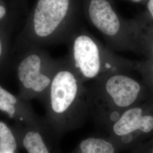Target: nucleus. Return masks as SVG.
Wrapping results in <instances>:
<instances>
[{"instance_id":"1","label":"nucleus","mask_w":153,"mask_h":153,"mask_svg":"<svg viewBox=\"0 0 153 153\" xmlns=\"http://www.w3.org/2000/svg\"><path fill=\"white\" fill-rule=\"evenodd\" d=\"M87 90L90 116L106 131L127 109L151 97L143 82L124 71L104 74Z\"/></svg>"},{"instance_id":"2","label":"nucleus","mask_w":153,"mask_h":153,"mask_svg":"<svg viewBox=\"0 0 153 153\" xmlns=\"http://www.w3.org/2000/svg\"><path fill=\"white\" fill-rule=\"evenodd\" d=\"M83 84L71 65L55 73L49 89V112L57 129L80 128L90 116Z\"/></svg>"},{"instance_id":"3","label":"nucleus","mask_w":153,"mask_h":153,"mask_svg":"<svg viewBox=\"0 0 153 153\" xmlns=\"http://www.w3.org/2000/svg\"><path fill=\"white\" fill-rule=\"evenodd\" d=\"M71 65L84 83L109 73H129L136 69V64L115 54L81 29L72 39Z\"/></svg>"},{"instance_id":"19","label":"nucleus","mask_w":153,"mask_h":153,"mask_svg":"<svg viewBox=\"0 0 153 153\" xmlns=\"http://www.w3.org/2000/svg\"><path fill=\"white\" fill-rule=\"evenodd\" d=\"M2 44L1 42V40H0V56L2 54Z\"/></svg>"},{"instance_id":"17","label":"nucleus","mask_w":153,"mask_h":153,"mask_svg":"<svg viewBox=\"0 0 153 153\" xmlns=\"http://www.w3.org/2000/svg\"><path fill=\"white\" fill-rule=\"evenodd\" d=\"M149 55L150 56V58L152 60H153V44L149 49Z\"/></svg>"},{"instance_id":"5","label":"nucleus","mask_w":153,"mask_h":153,"mask_svg":"<svg viewBox=\"0 0 153 153\" xmlns=\"http://www.w3.org/2000/svg\"><path fill=\"white\" fill-rule=\"evenodd\" d=\"M119 152L131 150L153 136V98L125 111L107 129Z\"/></svg>"},{"instance_id":"16","label":"nucleus","mask_w":153,"mask_h":153,"mask_svg":"<svg viewBox=\"0 0 153 153\" xmlns=\"http://www.w3.org/2000/svg\"><path fill=\"white\" fill-rule=\"evenodd\" d=\"M5 8L2 6H0V19L2 18L4 16H5Z\"/></svg>"},{"instance_id":"10","label":"nucleus","mask_w":153,"mask_h":153,"mask_svg":"<svg viewBox=\"0 0 153 153\" xmlns=\"http://www.w3.org/2000/svg\"><path fill=\"white\" fill-rule=\"evenodd\" d=\"M16 148V141L11 130L0 121V153H14Z\"/></svg>"},{"instance_id":"9","label":"nucleus","mask_w":153,"mask_h":153,"mask_svg":"<svg viewBox=\"0 0 153 153\" xmlns=\"http://www.w3.org/2000/svg\"><path fill=\"white\" fill-rule=\"evenodd\" d=\"M23 143L28 153H50L42 135L37 131L27 133Z\"/></svg>"},{"instance_id":"13","label":"nucleus","mask_w":153,"mask_h":153,"mask_svg":"<svg viewBox=\"0 0 153 153\" xmlns=\"http://www.w3.org/2000/svg\"><path fill=\"white\" fill-rule=\"evenodd\" d=\"M0 101H6L15 105L17 102V99L13 94L6 91L0 85Z\"/></svg>"},{"instance_id":"18","label":"nucleus","mask_w":153,"mask_h":153,"mask_svg":"<svg viewBox=\"0 0 153 153\" xmlns=\"http://www.w3.org/2000/svg\"><path fill=\"white\" fill-rule=\"evenodd\" d=\"M126 1H131V2H134V3H138V2H141L143 0H126Z\"/></svg>"},{"instance_id":"14","label":"nucleus","mask_w":153,"mask_h":153,"mask_svg":"<svg viewBox=\"0 0 153 153\" xmlns=\"http://www.w3.org/2000/svg\"><path fill=\"white\" fill-rule=\"evenodd\" d=\"M0 110L6 112L10 117H13L16 113L14 105L6 101H0Z\"/></svg>"},{"instance_id":"7","label":"nucleus","mask_w":153,"mask_h":153,"mask_svg":"<svg viewBox=\"0 0 153 153\" xmlns=\"http://www.w3.org/2000/svg\"><path fill=\"white\" fill-rule=\"evenodd\" d=\"M42 61L37 55H31L22 60L18 68V76L23 86L36 93L49 89L53 76L42 72Z\"/></svg>"},{"instance_id":"11","label":"nucleus","mask_w":153,"mask_h":153,"mask_svg":"<svg viewBox=\"0 0 153 153\" xmlns=\"http://www.w3.org/2000/svg\"><path fill=\"white\" fill-rule=\"evenodd\" d=\"M136 69L141 74L142 82L146 85L150 94L153 98V60H150L144 64H136Z\"/></svg>"},{"instance_id":"4","label":"nucleus","mask_w":153,"mask_h":153,"mask_svg":"<svg viewBox=\"0 0 153 153\" xmlns=\"http://www.w3.org/2000/svg\"><path fill=\"white\" fill-rule=\"evenodd\" d=\"M82 9L88 21L103 36L108 48L131 52L139 49L137 26L121 16L110 0H82Z\"/></svg>"},{"instance_id":"15","label":"nucleus","mask_w":153,"mask_h":153,"mask_svg":"<svg viewBox=\"0 0 153 153\" xmlns=\"http://www.w3.org/2000/svg\"><path fill=\"white\" fill-rule=\"evenodd\" d=\"M148 11L153 19V0H149L147 4Z\"/></svg>"},{"instance_id":"6","label":"nucleus","mask_w":153,"mask_h":153,"mask_svg":"<svg viewBox=\"0 0 153 153\" xmlns=\"http://www.w3.org/2000/svg\"><path fill=\"white\" fill-rule=\"evenodd\" d=\"M80 0H39L33 16L35 33L45 38L53 35L78 10Z\"/></svg>"},{"instance_id":"8","label":"nucleus","mask_w":153,"mask_h":153,"mask_svg":"<svg viewBox=\"0 0 153 153\" xmlns=\"http://www.w3.org/2000/svg\"><path fill=\"white\" fill-rule=\"evenodd\" d=\"M117 146L109 137H90L82 140L73 153H118Z\"/></svg>"},{"instance_id":"12","label":"nucleus","mask_w":153,"mask_h":153,"mask_svg":"<svg viewBox=\"0 0 153 153\" xmlns=\"http://www.w3.org/2000/svg\"><path fill=\"white\" fill-rule=\"evenodd\" d=\"M131 153H153V136L130 150Z\"/></svg>"}]
</instances>
